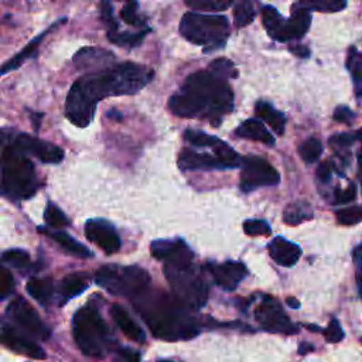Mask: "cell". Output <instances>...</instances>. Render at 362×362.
Returning <instances> with one entry per match:
<instances>
[{"label": "cell", "mask_w": 362, "mask_h": 362, "mask_svg": "<svg viewBox=\"0 0 362 362\" xmlns=\"http://www.w3.org/2000/svg\"><path fill=\"white\" fill-rule=\"evenodd\" d=\"M164 276L170 283L173 297L188 310H200L207 304L208 286L201 273L194 266L185 269L164 266Z\"/></svg>", "instance_id": "ba28073f"}, {"label": "cell", "mask_w": 362, "mask_h": 362, "mask_svg": "<svg viewBox=\"0 0 362 362\" xmlns=\"http://www.w3.org/2000/svg\"><path fill=\"white\" fill-rule=\"evenodd\" d=\"M290 51L293 54H296L297 57L300 59H309L310 57V50L305 47V46H294V47H290Z\"/></svg>", "instance_id": "f907efd6"}, {"label": "cell", "mask_w": 362, "mask_h": 362, "mask_svg": "<svg viewBox=\"0 0 362 362\" xmlns=\"http://www.w3.org/2000/svg\"><path fill=\"white\" fill-rule=\"evenodd\" d=\"M255 114L261 122H266L277 136H283L286 130V117L273 105L259 101L255 105Z\"/></svg>", "instance_id": "7402d4cb"}, {"label": "cell", "mask_w": 362, "mask_h": 362, "mask_svg": "<svg viewBox=\"0 0 362 362\" xmlns=\"http://www.w3.org/2000/svg\"><path fill=\"white\" fill-rule=\"evenodd\" d=\"M185 5L194 12H222L228 9L231 0H185Z\"/></svg>", "instance_id": "1f68e13d"}, {"label": "cell", "mask_w": 362, "mask_h": 362, "mask_svg": "<svg viewBox=\"0 0 362 362\" xmlns=\"http://www.w3.org/2000/svg\"><path fill=\"white\" fill-rule=\"evenodd\" d=\"M299 154L303 159V161L313 164L323 154V145L317 137H310V139H308V141L300 145Z\"/></svg>", "instance_id": "d6a6232c"}, {"label": "cell", "mask_w": 362, "mask_h": 362, "mask_svg": "<svg viewBox=\"0 0 362 362\" xmlns=\"http://www.w3.org/2000/svg\"><path fill=\"white\" fill-rule=\"evenodd\" d=\"M241 165L239 187L243 192H252L261 187L276 185L281 181V174L263 157L248 156L241 160Z\"/></svg>", "instance_id": "9c48e42d"}, {"label": "cell", "mask_w": 362, "mask_h": 362, "mask_svg": "<svg viewBox=\"0 0 362 362\" xmlns=\"http://www.w3.org/2000/svg\"><path fill=\"white\" fill-rule=\"evenodd\" d=\"M0 343L17 354L36 359L46 358L44 350L37 343H34L29 337L23 336L21 332H19L10 325H5L2 330H0Z\"/></svg>", "instance_id": "e0dca14e"}, {"label": "cell", "mask_w": 362, "mask_h": 362, "mask_svg": "<svg viewBox=\"0 0 362 362\" xmlns=\"http://www.w3.org/2000/svg\"><path fill=\"white\" fill-rule=\"evenodd\" d=\"M312 351H314V345L308 344V343H301L300 347H299V354L300 355H304V354H308V352H312Z\"/></svg>", "instance_id": "816d5d0a"}, {"label": "cell", "mask_w": 362, "mask_h": 362, "mask_svg": "<svg viewBox=\"0 0 362 362\" xmlns=\"http://www.w3.org/2000/svg\"><path fill=\"white\" fill-rule=\"evenodd\" d=\"M150 252L157 261H163L165 266L174 269H185L192 266L194 252L183 239L154 241Z\"/></svg>", "instance_id": "4fadbf2b"}, {"label": "cell", "mask_w": 362, "mask_h": 362, "mask_svg": "<svg viewBox=\"0 0 362 362\" xmlns=\"http://www.w3.org/2000/svg\"><path fill=\"white\" fill-rule=\"evenodd\" d=\"M95 282L110 294L133 300L149 289L150 274L139 266L108 265L97 272Z\"/></svg>", "instance_id": "52a82bcc"}, {"label": "cell", "mask_w": 362, "mask_h": 362, "mask_svg": "<svg viewBox=\"0 0 362 362\" xmlns=\"http://www.w3.org/2000/svg\"><path fill=\"white\" fill-rule=\"evenodd\" d=\"M159 362H173V361H167V359H161V361H159Z\"/></svg>", "instance_id": "11a10c76"}, {"label": "cell", "mask_w": 362, "mask_h": 362, "mask_svg": "<svg viewBox=\"0 0 362 362\" xmlns=\"http://www.w3.org/2000/svg\"><path fill=\"white\" fill-rule=\"evenodd\" d=\"M324 337H325V341L331 344H337L344 339V331L337 319H331L328 327L324 331Z\"/></svg>", "instance_id": "f6af8a7d"}, {"label": "cell", "mask_w": 362, "mask_h": 362, "mask_svg": "<svg viewBox=\"0 0 362 362\" xmlns=\"http://www.w3.org/2000/svg\"><path fill=\"white\" fill-rule=\"evenodd\" d=\"M269 255L279 266L292 268L299 262L301 249L283 237H276L269 243Z\"/></svg>", "instance_id": "d6986e66"}, {"label": "cell", "mask_w": 362, "mask_h": 362, "mask_svg": "<svg viewBox=\"0 0 362 362\" xmlns=\"http://www.w3.org/2000/svg\"><path fill=\"white\" fill-rule=\"evenodd\" d=\"M149 33V30H143V32H139V33H112V34H108V40L110 43H114L119 47H126V48H134L137 46H141L142 41L145 40L146 34Z\"/></svg>", "instance_id": "4dcf8cb0"}, {"label": "cell", "mask_w": 362, "mask_h": 362, "mask_svg": "<svg viewBox=\"0 0 362 362\" xmlns=\"http://www.w3.org/2000/svg\"><path fill=\"white\" fill-rule=\"evenodd\" d=\"M137 9H139V3L136 2H129L123 6L121 12V17L125 20V23L130 26H143L145 24V19L139 16Z\"/></svg>", "instance_id": "b9f144b4"}, {"label": "cell", "mask_w": 362, "mask_h": 362, "mask_svg": "<svg viewBox=\"0 0 362 362\" xmlns=\"http://www.w3.org/2000/svg\"><path fill=\"white\" fill-rule=\"evenodd\" d=\"M118 358L123 362H139V358H141V354L137 351L129 350V348H122L118 352Z\"/></svg>", "instance_id": "681fc988"}, {"label": "cell", "mask_w": 362, "mask_h": 362, "mask_svg": "<svg viewBox=\"0 0 362 362\" xmlns=\"http://www.w3.org/2000/svg\"><path fill=\"white\" fill-rule=\"evenodd\" d=\"M243 232L249 237H270L272 230L263 219H246L243 222Z\"/></svg>", "instance_id": "f35d334b"}, {"label": "cell", "mask_w": 362, "mask_h": 362, "mask_svg": "<svg viewBox=\"0 0 362 362\" xmlns=\"http://www.w3.org/2000/svg\"><path fill=\"white\" fill-rule=\"evenodd\" d=\"M88 289V279L86 274L82 273H72L66 276L60 283V296L63 303L79 296Z\"/></svg>", "instance_id": "d4e9b609"}, {"label": "cell", "mask_w": 362, "mask_h": 362, "mask_svg": "<svg viewBox=\"0 0 362 362\" xmlns=\"http://www.w3.org/2000/svg\"><path fill=\"white\" fill-rule=\"evenodd\" d=\"M286 303H288L289 308H292V309H299V308H300V301H299L297 299L289 297V299L286 300Z\"/></svg>", "instance_id": "f5cc1de1"}, {"label": "cell", "mask_w": 362, "mask_h": 362, "mask_svg": "<svg viewBox=\"0 0 362 362\" xmlns=\"http://www.w3.org/2000/svg\"><path fill=\"white\" fill-rule=\"evenodd\" d=\"M180 34L190 43L204 46L205 52L219 50L230 37V21L221 14L187 12L180 21Z\"/></svg>", "instance_id": "8992f818"}, {"label": "cell", "mask_w": 362, "mask_h": 362, "mask_svg": "<svg viewBox=\"0 0 362 362\" xmlns=\"http://www.w3.org/2000/svg\"><path fill=\"white\" fill-rule=\"evenodd\" d=\"M255 320L269 332L288 334V336L299 332L297 325L290 321L282 305L270 296H262L261 303L255 309Z\"/></svg>", "instance_id": "30bf717a"}, {"label": "cell", "mask_w": 362, "mask_h": 362, "mask_svg": "<svg viewBox=\"0 0 362 362\" xmlns=\"http://www.w3.org/2000/svg\"><path fill=\"white\" fill-rule=\"evenodd\" d=\"M74 340L78 348L88 356L103 358L112 345V336L94 305L79 309L72 319Z\"/></svg>", "instance_id": "5b68a950"}, {"label": "cell", "mask_w": 362, "mask_h": 362, "mask_svg": "<svg viewBox=\"0 0 362 362\" xmlns=\"http://www.w3.org/2000/svg\"><path fill=\"white\" fill-rule=\"evenodd\" d=\"M27 293L41 305H48L54 296V283L51 277H34L27 283Z\"/></svg>", "instance_id": "484cf974"}, {"label": "cell", "mask_w": 362, "mask_h": 362, "mask_svg": "<svg viewBox=\"0 0 362 362\" xmlns=\"http://www.w3.org/2000/svg\"><path fill=\"white\" fill-rule=\"evenodd\" d=\"M8 137L12 148L23 153L24 156H33L47 164H57L64 159V152L61 148L44 142L41 139L33 137L26 133H19L13 136L8 134Z\"/></svg>", "instance_id": "8fae6325"}, {"label": "cell", "mask_w": 362, "mask_h": 362, "mask_svg": "<svg viewBox=\"0 0 362 362\" xmlns=\"http://www.w3.org/2000/svg\"><path fill=\"white\" fill-rule=\"evenodd\" d=\"M310 23H312V13L308 9H304L300 3L293 5L292 17L285 21L283 29L277 41L283 43L290 40H300L310 29Z\"/></svg>", "instance_id": "ac0fdd59"}, {"label": "cell", "mask_w": 362, "mask_h": 362, "mask_svg": "<svg viewBox=\"0 0 362 362\" xmlns=\"http://www.w3.org/2000/svg\"><path fill=\"white\" fill-rule=\"evenodd\" d=\"M169 109L180 118L208 119L212 126L234 110V92L230 83L212 72L191 74L177 94L169 99Z\"/></svg>", "instance_id": "7a4b0ae2"}, {"label": "cell", "mask_w": 362, "mask_h": 362, "mask_svg": "<svg viewBox=\"0 0 362 362\" xmlns=\"http://www.w3.org/2000/svg\"><path fill=\"white\" fill-rule=\"evenodd\" d=\"M132 301L156 339L180 341L199 336L197 320L180 301L164 292L148 289Z\"/></svg>", "instance_id": "3957f363"}, {"label": "cell", "mask_w": 362, "mask_h": 362, "mask_svg": "<svg viewBox=\"0 0 362 362\" xmlns=\"http://www.w3.org/2000/svg\"><path fill=\"white\" fill-rule=\"evenodd\" d=\"M101 17H102V21H103L105 26H106L108 34H112V33L119 32V24H118L117 20H115L112 5L108 3V2H105V3L101 5Z\"/></svg>", "instance_id": "7bdbcfd3"}, {"label": "cell", "mask_w": 362, "mask_h": 362, "mask_svg": "<svg viewBox=\"0 0 362 362\" xmlns=\"http://www.w3.org/2000/svg\"><path fill=\"white\" fill-rule=\"evenodd\" d=\"M110 316H112L117 325L122 330V332L128 339H130L134 343H141V344L146 341L145 331L130 317V314L122 308L121 304L112 305V309H110Z\"/></svg>", "instance_id": "44dd1931"}, {"label": "cell", "mask_w": 362, "mask_h": 362, "mask_svg": "<svg viewBox=\"0 0 362 362\" xmlns=\"http://www.w3.org/2000/svg\"><path fill=\"white\" fill-rule=\"evenodd\" d=\"M114 61H115V54L99 47L81 48L74 55L75 67L81 71H90V74L110 68Z\"/></svg>", "instance_id": "2e32d148"}, {"label": "cell", "mask_w": 362, "mask_h": 362, "mask_svg": "<svg viewBox=\"0 0 362 362\" xmlns=\"http://www.w3.org/2000/svg\"><path fill=\"white\" fill-rule=\"evenodd\" d=\"M13 292H14L13 274L8 269L0 268V301L8 299Z\"/></svg>", "instance_id": "ee69618b"}, {"label": "cell", "mask_w": 362, "mask_h": 362, "mask_svg": "<svg viewBox=\"0 0 362 362\" xmlns=\"http://www.w3.org/2000/svg\"><path fill=\"white\" fill-rule=\"evenodd\" d=\"M0 263H6L17 269H26L30 265V255L23 249H10L0 255Z\"/></svg>", "instance_id": "e575fe53"}, {"label": "cell", "mask_w": 362, "mask_h": 362, "mask_svg": "<svg viewBox=\"0 0 362 362\" xmlns=\"http://www.w3.org/2000/svg\"><path fill=\"white\" fill-rule=\"evenodd\" d=\"M331 174H332V164L328 161H323L317 169V180L321 184H328L331 180Z\"/></svg>", "instance_id": "c3c4849f"}, {"label": "cell", "mask_w": 362, "mask_h": 362, "mask_svg": "<svg viewBox=\"0 0 362 362\" xmlns=\"http://www.w3.org/2000/svg\"><path fill=\"white\" fill-rule=\"evenodd\" d=\"M208 71L212 72L215 77L224 79V81H227L230 78H235L238 75L235 66L230 60H225V59H219V60L212 61L208 67Z\"/></svg>", "instance_id": "74e56055"}, {"label": "cell", "mask_w": 362, "mask_h": 362, "mask_svg": "<svg viewBox=\"0 0 362 362\" xmlns=\"http://www.w3.org/2000/svg\"><path fill=\"white\" fill-rule=\"evenodd\" d=\"M44 221L51 228H63L70 224V219L66 217V214L52 203H48L44 211Z\"/></svg>", "instance_id": "d590c367"}, {"label": "cell", "mask_w": 362, "mask_h": 362, "mask_svg": "<svg viewBox=\"0 0 362 362\" xmlns=\"http://www.w3.org/2000/svg\"><path fill=\"white\" fill-rule=\"evenodd\" d=\"M0 179L3 191L14 201L33 197L39 188L34 164L12 148L8 132L0 136Z\"/></svg>", "instance_id": "277c9868"}, {"label": "cell", "mask_w": 362, "mask_h": 362, "mask_svg": "<svg viewBox=\"0 0 362 362\" xmlns=\"http://www.w3.org/2000/svg\"><path fill=\"white\" fill-rule=\"evenodd\" d=\"M215 283L227 292H234L248 276V269L241 262L227 261L224 263H207Z\"/></svg>", "instance_id": "9a60e30c"}, {"label": "cell", "mask_w": 362, "mask_h": 362, "mask_svg": "<svg viewBox=\"0 0 362 362\" xmlns=\"http://www.w3.org/2000/svg\"><path fill=\"white\" fill-rule=\"evenodd\" d=\"M235 136L249 141L262 142L268 146H274V137L266 129V126L259 119H248L234 132Z\"/></svg>", "instance_id": "603a6c76"}, {"label": "cell", "mask_w": 362, "mask_h": 362, "mask_svg": "<svg viewBox=\"0 0 362 362\" xmlns=\"http://www.w3.org/2000/svg\"><path fill=\"white\" fill-rule=\"evenodd\" d=\"M300 5L309 12L317 10L323 13H336L347 8L345 0H314V2H300Z\"/></svg>", "instance_id": "836d02e7"}, {"label": "cell", "mask_w": 362, "mask_h": 362, "mask_svg": "<svg viewBox=\"0 0 362 362\" xmlns=\"http://www.w3.org/2000/svg\"><path fill=\"white\" fill-rule=\"evenodd\" d=\"M86 237L108 255L117 254L122 246L115 227L103 219H90L86 224Z\"/></svg>", "instance_id": "5bb4252c"}, {"label": "cell", "mask_w": 362, "mask_h": 362, "mask_svg": "<svg viewBox=\"0 0 362 362\" xmlns=\"http://www.w3.org/2000/svg\"><path fill=\"white\" fill-rule=\"evenodd\" d=\"M8 316L23 330L40 340L50 337V328L40 319L33 305L23 297H16L8 308Z\"/></svg>", "instance_id": "7c38bea8"}, {"label": "cell", "mask_w": 362, "mask_h": 362, "mask_svg": "<svg viewBox=\"0 0 362 362\" xmlns=\"http://www.w3.org/2000/svg\"><path fill=\"white\" fill-rule=\"evenodd\" d=\"M337 221L341 225H356L362 221V210L359 205H351L337 211Z\"/></svg>", "instance_id": "ab89813d"}, {"label": "cell", "mask_w": 362, "mask_h": 362, "mask_svg": "<svg viewBox=\"0 0 362 362\" xmlns=\"http://www.w3.org/2000/svg\"><path fill=\"white\" fill-rule=\"evenodd\" d=\"M47 235L54 242H57L66 250V252H68L70 255H72L75 258L87 259V258H92L94 257L91 250L86 245H82L81 242L74 239L67 232H63V231H47Z\"/></svg>", "instance_id": "cb8c5ba5"}, {"label": "cell", "mask_w": 362, "mask_h": 362, "mask_svg": "<svg viewBox=\"0 0 362 362\" xmlns=\"http://www.w3.org/2000/svg\"><path fill=\"white\" fill-rule=\"evenodd\" d=\"M308 328L312 330V331H321V328L317 327V325H308Z\"/></svg>", "instance_id": "db71d44e"}, {"label": "cell", "mask_w": 362, "mask_h": 362, "mask_svg": "<svg viewBox=\"0 0 362 362\" xmlns=\"http://www.w3.org/2000/svg\"><path fill=\"white\" fill-rule=\"evenodd\" d=\"M358 141H359V130H356L355 133L334 134L328 139V143L336 149H348Z\"/></svg>", "instance_id": "60d3db41"}, {"label": "cell", "mask_w": 362, "mask_h": 362, "mask_svg": "<svg viewBox=\"0 0 362 362\" xmlns=\"http://www.w3.org/2000/svg\"><path fill=\"white\" fill-rule=\"evenodd\" d=\"M347 68L352 75L354 79V87L358 101L361 99V86H362V57L359 51L355 47L350 48L348 52V60H347Z\"/></svg>", "instance_id": "f1b7e54d"}, {"label": "cell", "mask_w": 362, "mask_h": 362, "mask_svg": "<svg viewBox=\"0 0 362 362\" xmlns=\"http://www.w3.org/2000/svg\"><path fill=\"white\" fill-rule=\"evenodd\" d=\"M356 199V185L351 183L345 190L337 188L334 192V203L336 204H348Z\"/></svg>", "instance_id": "bcb514c9"}, {"label": "cell", "mask_w": 362, "mask_h": 362, "mask_svg": "<svg viewBox=\"0 0 362 362\" xmlns=\"http://www.w3.org/2000/svg\"><path fill=\"white\" fill-rule=\"evenodd\" d=\"M3 191V188H2V185H0V192H2Z\"/></svg>", "instance_id": "9f6ffc18"}, {"label": "cell", "mask_w": 362, "mask_h": 362, "mask_svg": "<svg viewBox=\"0 0 362 362\" xmlns=\"http://www.w3.org/2000/svg\"><path fill=\"white\" fill-rule=\"evenodd\" d=\"M184 141L190 143L191 146L196 148H217L222 141L212 134H208L205 132L188 129L184 132Z\"/></svg>", "instance_id": "f546056e"}, {"label": "cell", "mask_w": 362, "mask_h": 362, "mask_svg": "<svg viewBox=\"0 0 362 362\" xmlns=\"http://www.w3.org/2000/svg\"><path fill=\"white\" fill-rule=\"evenodd\" d=\"M179 167L184 172L188 170H225L219 160L207 153H199L192 149H184L179 157Z\"/></svg>", "instance_id": "ffe728a7"}, {"label": "cell", "mask_w": 362, "mask_h": 362, "mask_svg": "<svg viewBox=\"0 0 362 362\" xmlns=\"http://www.w3.org/2000/svg\"><path fill=\"white\" fill-rule=\"evenodd\" d=\"M355 118L356 115L352 112V110L348 106H343V105L334 110V115H332L334 121L340 122V123H347V125H351L355 121Z\"/></svg>", "instance_id": "7dc6e473"}, {"label": "cell", "mask_w": 362, "mask_h": 362, "mask_svg": "<svg viewBox=\"0 0 362 362\" xmlns=\"http://www.w3.org/2000/svg\"><path fill=\"white\" fill-rule=\"evenodd\" d=\"M234 19H235V24L237 27H245L248 24H250L255 19V9L252 2H239L235 5V12H234Z\"/></svg>", "instance_id": "8d00e7d4"}, {"label": "cell", "mask_w": 362, "mask_h": 362, "mask_svg": "<svg viewBox=\"0 0 362 362\" xmlns=\"http://www.w3.org/2000/svg\"><path fill=\"white\" fill-rule=\"evenodd\" d=\"M153 77L154 71L152 68L134 63H123L99 72L83 75L72 83L68 92L66 117L72 125L87 128L94 121L101 99L133 95L143 90Z\"/></svg>", "instance_id": "6da1fadb"}, {"label": "cell", "mask_w": 362, "mask_h": 362, "mask_svg": "<svg viewBox=\"0 0 362 362\" xmlns=\"http://www.w3.org/2000/svg\"><path fill=\"white\" fill-rule=\"evenodd\" d=\"M262 20H263V26H265L268 34L277 41V39H279V34L283 29V24L286 21V19L279 12H277V9H274L273 6H263Z\"/></svg>", "instance_id": "83f0119b"}, {"label": "cell", "mask_w": 362, "mask_h": 362, "mask_svg": "<svg viewBox=\"0 0 362 362\" xmlns=\"http://www.w3.org/2000/svg\"><path fill=\"white\" fill-rule=\"evenodd\" d=\"M313 208L310 207L309 203L305 201H296L289 204L285 211H283V222L288 225L296 227L303 224L304 221L313 219Z\"/></svg>", "instance_id": "4316f807"}]
</instances>
